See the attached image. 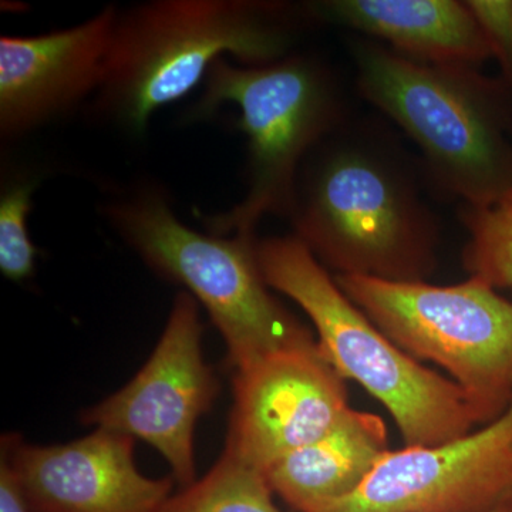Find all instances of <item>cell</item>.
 Wrapping results in <instances>:
<instances>
[{
  "instance_id": "obj_10",
  "label": "cell",
  "mask_w": 512,
  "mask_h": 512,
  "mask_svg": "<svg viewBox=\"0 0 512 512\" xmlns=\"http://www.w3.org/2000/svg\"><path fill=\"white\" fill-rule=\"evenodd\" d=\"M512 500V403L439 446L389 450L356 493L323 512H490Z\"/></svg>"
},
{
  "instance_id": "obj_9",
  "label": "cell",
  "mask_w": 512,
  "mask_h": 512,
  "mask_svg": "<svg viewBox=\"0 0 512 512\" xmlns=\"http://www.w3.org/2000/svg\"><path fill=\"white\" fill-rule=\"evenodd\" d=\"M345 382L315 339L237 370L225 448L265 474L279 458L328 434L350 412Z\"/></svg>"
},
{
  "instance_id": "obj_3",
  "label": "cell",
  "mask_w": 512,
  "mask_h": 512,
  "mask_svg": "<svg viewBox=\"0 0 512 512\" xmlns=\"http://www.w3.org/2000/svg\"><path fill=\"white\" fill-rule=\"evenodd\" d=\"M289 8L251 0H160L119 16L97 107L141 133L229 53L247 66L289 56Z\"/></svg>"
},
{
  "instance_id": "obj_7",
  "label": "cell",
  "mask_w": 512,
  "mask_h": 512,
  "mask_svg": "<svg viewBox=\"0 0 512 512\" xmlns=\"http://www.w3.org/2000/svg\"><path fill=\"white\" fill-rule=\"evenodd\" d=\"M113 224L154 271L184 285L220 330L235 370L276 350L313 339L266 285L256 239L194 231L156 192L110 210Z\"/></svg>"
},
{
  "instance_id": "obj_18",
  "label": "cell",
  "mask_w": 512,
  "mask_h": 512,
  "mask_svg": "<svg viewBox=\"0 0 512 512\" xmlns=\"http://www.w3.org/2000/svg\"><path fill=\"white\" fill-rule=\"evenodd\" d=\"M512 93V0H466Z\"/></svg>"
},
{
  "instance_id": "obj_11",
  "label": "cell",
  "mask_w": 512,
  "mask_h": 512,
  "mask_svg": "<svg viewBox=\"0 0 512 512\" xmlns=\"http://www.w3.org/2000/svg\"><path fill=\"white\" fill-rule=\"evenodd\" d=\"M134 444L133 437L106 429L55 446H35L9 433L0 458L18 481L28 512H157L173 493L174 477L141 474Z\"/></svg>"
},
{
  "instance_id": "obj_5",
  "label": "cell",
  "mask_w": 512,
  "mask_h": 512,
  "mask_svg": "<svg viewBox=\"0 0 512 512\" xmlns=\"http://www.w3.org/2000/svg\"><path fill=\"white\" fill-rule=\"evenodd\" d=\"M222 103L241 111L238 127L248 138V185L244 200L207 222L214 235L255 238L266 215H289L303 160L338 131L342 100L325 66L288 56L265 66H232L218 60L205 77L195 107L210 114Z\"/></svg>"
},
{
  "instance_id": "obj_15",
  "label": "cell",
  "mask_w": 512,
  "mask_h": 512,
  "mask_svg": "<svg viewBox=\"0 0 512 512\" xmlns=\"http://www.w3.org/2000/svg\"><path fill=\"white\" fill-rule=\"evenodd\" d=\"M157 512H282L265 474L224 448L205 476L171 494Z\"/></svg>"
},
{
  "instance_id": "obj_13",
  "label": "cell",
  "mask_w": 512,
  "mask_h": 512,
  "mask_svg": "<svg viewBox=\"0 0 512 512\" xmlns=\"http://www.w3.org/2000/svg\"><path fill=\"white\" fill-rule=\"evenodd\" d=\"M313 18L362 33L417 62L480 69L493 59L483 29L458 0H320Z\"/></svg>"
},
{
  "instance_id": "obj_20",
  "label": "cell",
  "mask_w": 512,
  "mask_h": 512,
  "mask_svg": "<svg viewBox=\"0 0 512 512\" xmlns=\"http://www.w3.org/2000/svg\"><path fill=\"white\" fill-rule=\"evenodd\" d=\"M490 512H512V500L501 504L500 507L494 508V510Z\"/></svg>"
},
{
  "instance_id": "obj_8",
  "label": "cell",
  "mask_w": 512,
  "mask_h": 512,
  "mask_svg": "<svg viewBox=\"0 0 512 512\" xmlns=\"http://www.w3.org/2000/svg\"><path fill=\"white\" fill-rule=\"evenodd\" d=\"M218 392L220 384L202 353L197 299L180 292L143 369L119 392L84 410L80 420L86 426L147 441L170 464L175 483L184 488L197 480L195 426Z\"/></svg>"
},
{
  "instance_id": "obj_12",
  "label": "cell",
  "mask_w": 512,
  "mask_h": 512,
  "mask_svg": "<svg viewBox=\"0 0 512 512\" xmlns=\"http://www.w3.org/2000/svg\"><path fill=\"white\" fill-rule=\"evenodd\" d=\"M120 13L107 6L74 28L0 39V131L13 137L99 92Z\"/></svg>"
},
{
  "instance_id": "obj_6",
  "label": "cell",
  "mask_w": 512,
  "mask_h": 512,
  "mask_svg": "<svg viewBox=\"0 0 512 512\" xmlns=\"http://www.w3.org/2000/svg\"><path fill=\"white\" fill-rule=\"evenodd\" d=\"M357 308L407 355L446 370L466 394L477 426L512 403V301L470 276L457 285L336 275Z\"/></svg>"
},
{
  "instance_id": "obj_14",
  "label": "cell",
  "mask_w": 512,
  "mask_h": 512,
  "mask_svg": "<svg viewBox=\"0 0 512 512\" xmlns=\"http://www.w3.org/2000/svg\"><path fill=\"white\" fill-rule=\"evenodd\" d=\"M382 417L350 409L325 436L279 458L269 487L296 512H323L356 493L389 451Z\"/></svg>"
},
{
  "instance_id": "obj_17",
  "label": "cell",
  "mask_w": 512,
  "mask_h": 512,
  "mask_svg": "<svg viewBox=\"0 0 512 512\" xmlns=\"http://www.w3.org/2000/svg\"><path fill=\"white\" fill-rule=\"evenodd\" d=\"M33 188L30 181L16 183L0 198V271L10 281H25L35 272L37 249L28 231Z\"/></svg>"
},
{
  "instance_id": "obj_4",
  "label": "cell",
  "mask_w": 512,
  "mask_h": 512,
  "mask_svg": "<svg viewBox=\"0 0 512 512\" xmlns=\"http://www.w3.org/2000/svg\"><path fill=\"white\" fill-rule=\"evenodd\" d=\"M256 259L266 285L312 320L320 350L336 372L392 414L406 446H439L474 431L476 417L463 390L387 338L301 239L256 242Z\"/></svg>"
},
{
  "instance_id": "obj_16",
  "label": "cell",
  "mask_w": 512,
  "mask_h": 512,
  "mask_svg": "<svg viewBox=\"0 0 512 512\" xmlns=\"http://www.w3.org/2000/svg\"><path fill=\"white\" fill-rule=\"evenodd\" d=\"M464 268L488 285L512 291V200L488 208L466 207Z\"/></svg>"
},
{
  "instance_id": "obj_1",
  "label": "cell",
  "mask_w": 512,
  "mask_h": 512,
  "mask_svg": "<svg viewBox=\"0 0 512 512\" xmlns=\"http://www.w3.org/2000/svg\"><path fill=\"white\" fill-rule=\"evenodd\" d=\"M333 134L299 174L295 237L338 276L427 281L439 225L409 171L377 144Z\"/></svg>"
},
{
  "instance_id": "obj_2",
  "label": "cell",
  "mask_w": 512,
  "mask_h": 512,
  "mask_svg": "<svg viewBox=\"0 0 512 512\" xmlns=\"http://www.w3.org/2000/svg\"><path fill=\"white\" fill-rule=\"evenodd\" d=\"M357 87L420 148L441 190L488 208L512 195V93L474 67L417 62L376 40L352 46Z\"/></svg>"
},
{
  "instance_id": "obj_19",
  "label": "cell",
  "mask_w": 512,
  "mask_h": 512,
  "mask_svg": "<svg viewBox=\"0 0 512 512\" xmlns=\"http://www.w3.org/2000/svg\"><path fill=\"white\" fill-rule=\"evenodd\" d=\"M0 512H28L18 481L3 458H0Z\"/></svg>"
},
{
  "instance_id": "obj_21",
  "label": "cell",
  "mask_w": 512,
  "mask_h": 512,
  "mask_svg": "<svg viewBox=\"0 0 512 512\" xmlns=\"http://www.w3.org/2000/svg\"><path fill=\"white\" fill-rule=\"evenodd\" d=\"M510 200H512V195H511V198H510ZM507 201H508V200H507Z\"/></svg>"
}]
</instances>
